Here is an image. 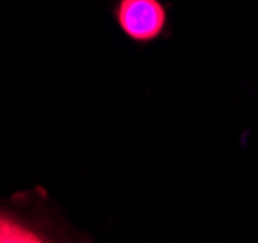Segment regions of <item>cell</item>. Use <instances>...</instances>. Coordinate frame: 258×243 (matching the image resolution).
<instances>
[{"label": "cell", "instance_id": "2", "mask_svg": "<svg viewBox=\"0 0 258 243\" xmlns=\"http://www.w3.org/2000/svg\"><path fill=\"white\" fill-rule=\"evenodd\" d=\"M0 241H43V235L27 228L12 214L0 212Z\"/></svg>", "mask_w": 258, "mask_h": 243}, {"label": "cell", "instance_id": "1", "mask_svg": "<svg viewBox=\"0 0 258 243\" xmlns=\"http://www.w3.org/2000/svg\"><path fill=\"white\" fill-rule=\"evenodd\" d=\"M116 20L126 35L136 41H150L163 31L167 16L157 0H120Z\"/></svg>", "mask_w": 258, "mask_h": 243}]
</instances>
